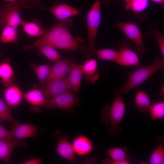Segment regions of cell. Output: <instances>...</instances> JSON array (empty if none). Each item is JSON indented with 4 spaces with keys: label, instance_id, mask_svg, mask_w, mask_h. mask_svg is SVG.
<instances>
[{
    "label": "cell",
    "instance_id": "cell-1",
    "mask_svg": "<svg viewBox=\"0 0 164 164\" xmlns=\"http://www.w3.org/2000/svg\"><path fill=\"white\" fill-rule=\"evenodd\" d=\"M73 21L67 19L55 24L50 28L45 29L44 34L33 43L26 46V51L44 45L54 48L73 51L80 49L84 39L80 36L73 37L69 30L72 26Z\"/></svg>",
    "mask_w": 164,
    "mask_h": 164
},
{
    "label": "cell",
    "instance_id": "cell-2",
    "mask_svg": "<svg viewBox=\"0 0 164 164\" xmlns=\"http://www.w3.org/2000/svg\"><path fill=\"white\" fill-rule=\"evenodd\" d=\"M117 87L114 88V97L111 104L104 106L101 111L102 123L108 126V132L111 136H115L122 132L119 125L123 119L125 112V103Z\"/></svg>",
    "mask_w": 164,
    "mask_h": 164
},
{
    "label": "cell",
    "instance_id": "cell-3",
    "mask_svg": "<svg viewBox=\"0 0 164 164\" xmlns=\"http://www.w3.org/2000/svg\"><path fill=\"white\" fill-rule=\"evenodd\" d=\"M164 67V58H155L149 65L140 67L128 74V78L123 86L119 90L121 94H125L140 85L155 73Z\"/></svg>",
    "mask_w": 164,
    "mask_h": 164
},
{
    "label": "cell",
    "instance_id": "cell-4",
    "mask_svg": "<svg viewBox=\"0 0 164 164\" xmlns=\"http://www.w3.org/2000/svg\"><path fill=\"white\" fill-rule=\"evenodd\" d=\"M101 1H96L87 15L88 42L87 46L81 45L80 50L87 59L91 58L97 50L95 43L101 19Z\"/></svg>",
    "mask_w": 164,
    "mask_h": 164
},
{
    "label": "cell",
    "instance_id": "cell-5",
    "mask_svg": "<svg viewBox=\"0 0 164 164\" xmlns=\"http://www.w3.org/2000/svg\"><path fill=\"white\" fill-rule=\"evenodd\" d=\"M116 28L122 31L134 43L135 50L140 56H143L149 51L145 46L142 34L136 23L134 22H118Z\"/></svg>",
    "mask_w": 164,
    "mask_h": 164
},
{
    "label": "cell",
    "instance_id": "cell-6",
    "mask_svg": "<svg viewBox=\"0 0 164 164\" xmlns=\"http://www.w3.org/2000/svg\"><path fill=\"white\" fill-rule=\"evenodd\" d=\"M22 6L18 2H10L0 9V29L6 26L17 28L24 21L19 11Z\"/></svg>",
    "mask_w": 164,
    "mask_h": 164
},
{
    "label": "cell",
    "instance_id": "cell-7",
    "mask_svg": "<svg viewBox=\"0 0 164 164\" xmlns=\"http://www.w3.org/2000/svg\"><path fill=\"white\" fill-rule=\"evenodd\" d=\"M79 102V100L77 96L68 91L47 99L44 107L48 109L57 108L68 111L77 105Z\"/></svg>",
    "mask_w": 164,
    "mask_h": 164
},
{
    "label": "cell",
    "instance_id": "cell-8",
    "mask_svg": "<svg viewBox=\"0 0 164 164\" xmlns=\"http://www.w3.org/2000/svg\"><path fill=\"white\" fill-rule=\"evenodd\" d=\"M118 46L119 50L118 58L116 63L117 64L126 66H140L139 57L132 50L128 42L126 40H123L118 43Z\"/></svg>",
    "mask_w": 164,
    "mask_h": 164
},
{
    "label": "cell",
    "instance_id": "cell-9",
    "mask_svg": "<svg viewBox=\"0 0 164 164\" xmlns=\"http://www.w3.org/2000/svg\"><path fill=\"white\" fill-rule=\"evenodd\" d=\"M74 63L72 59L61 58L56 61L51 67L50 73L46 83L53 80L64 79Z\"/></svg>",
    "mask_w": 164,
    "mask_h": 164
},
{
    "label": "cell",
    "instance_id": "cell-10",
    "mask_svg": "<svg viewBox=\"0 0 164 164\" xmlns=\"http://www.w3.org/2000/svg\"><path fill=\"white\" fill-rule=\"evenodd\" d=\"M42 92L46 99H49L70 91V88L65 79L53 80L46 83Z\"/></svg>",
    "mask_w": 164,
    "mask_h": 164
},
{
    "label": "cell",
    "instance_id": "cell-11",
    "mask_svg": "<svg viewBox=\"0 0 164 164\" xmlns=\"http://www.w3.org/2000/svg\"><path fill=\"white\" fill-rule=\"evenodd\" d=\"M57 135V144L56 151L63 158L74 162L76 160L75 154L72 143L68 140L67 137L63 134Z\"/></svg>",
    "mask_w": 164,
    "mask_h": 164
},
{
    "label": "cell",
    "instance_id": "cell-12",
    "mask_svg": "<svg viewBox=\"0 0 164 164\" xmlns=\"http://www.w3.org/2000/svg\"><path fill=\"white\" fill-rule=\"evenodd\" d=\"M71 143L75 154L80 156L89 154L94 149V145L91 140L84 135L75 137Z\"/></svg>",
    "mask_w": 164,
    "mask_h": 164
},
{
    "label": "cell",
    "instance_id": "cell-13",
    "mask_svg": "<svg viewBox=\"0 0 164 164\" xmlns=\"http://www.w3.org/2000/svg\"><path fill=\"white\" fill-rule=\"evenodd\" d=\"M46 9L61 21L77 15L79 12L76 8L63 3H55L53 6Z\"/></svg>",
    "mask_w": 164,
    "mask_h": 164
},
{
    "label": "cell",
    "instance_id": "cell-14",
    "mask_svg": "<svg viewBox=\"0 0 164 164\" xmlns=\"http://www.w3.org/2000/svg\"><path fill=\"white\" fill-rule=\"evenodd\" d=\"M4 91L6 103L10 108H16L21 104L23 94L16 84H11Z\"/></svg>",
    "mask_w": 164,
    "mask_h": 164
},
{
    "label": "cell",
    "instance_id": "cell-15",
    "mask_svg": "<svg viewBox=\"0 0 164 164\" xmlns=\"http://www.w3.org/2000/svg\"><path fill=\"white\" fill-rule=\"evenodd\" d=\"M37 129L34 125L29 124H20L13 125L11 132L13 136L19 140L36 136Z\"/></svg>",
    "mask_w": 164,
    "mask_h": 164
},
{
    "label": "cell",
    "instance_id": "cell-16",
    "mask_svg": "<svg viewBox=\"0 0 164 164\" xmlns=\"http://www.w3.org/2000/svg\"><path fill=\"white\" fill-rule=\"evenodd\" d=\"M83 75L81 65L74 63L68 73V76L65 78L71 91L74 92L79 91Z\"/></svg>",
    "mask_w": 164,
    "mask_h": 164
},
{
    "label": "cell",
    "instance_id": "cell-17",
    "mask_svg": "<svg viewBox=\"0 0 164 164\" xmlns=\"http://www.w3.org/2000/svg\"><path fill=\"white\" fill-rule=\"evenodd\" d=\"M107 154L114 161L115 164H129L132 158L126 146L122 148L114 147L106 151Z\"/></svg>",
    "mask_w": 164,
    "mask_h": 164
},
{
    "label": "cell",
    "instance_id": "cell-18",
    "mask_svg": "<svg viewBox=\"0 0 164 164\" xmlns=\"http://www.w3.org/2000/svg\"><path fill=\"white\" fill-rule=\"evenodd\" d=\"M81 66L85 80L87 82L94 84L98 80L100 74L97 69V60L94 59H88Z\"/></svg>",
    "mask_w": 164,
    "mask_h": 164
},
{
    "label": "cell",
    "instance_id": "cell-19",
    "mask_svg": "<svg viewBox=\"0 0 164 164\" xmlns=\"http://www.w3.org/2000/svg\"><path fill=\"white\" fill-rule=\"evenodd\" d=\"M134 101L136 107L139 112L143 114L149 112L152 104L149 95L145 92L141 90L137 91Z\"/></svg>",
    "mask_w": 164,
    "mask_h": 164
},
{
    "label": "cell",
    "instance_id": "cell-20",
    "mask_svg": "<svg viewBox=\"0 0 164 164\" xmlns=\"http://www.w3.org/2000/svg\"><path fill=\"white\" fill-rule=\"evenodd\" d=\"M23 98L31 104L37 106H44L47 99L41 91L33 89L23 94Z\"/></svg>",
    "mask_w": 164,
    "mask_h": 164
},
{
    "label": "cell",
    "instance_id": "cell-21",
    "mask_svg": "<svg viewBox=\"0 0 164 164\" xmlns=\"http://www.w3.org/2000/svg\"><path fill=\"white\" fill-rule=\"evenodd\" d=\"M159 144L151 153L149 163L150 164H164V137L159 136L156 138Z\"/></svg>",
    "mask_w": 164,
    "mask_h": 164
},
{
    "label": "cell",
    "instance_id": "cell-22",
    "mask_svg": "<svg viewBox=\"0 0 164 164\" xmlns=\"http://www.w3.org/2000/svg\"><path fill=\"white\" fill-rule=\"evenodd\" d=\"M21 26L24 32L32 37H40L45 33V29L42 28L40 22L36 20L30 22L24 21Z\"/></svg>",
    "mask_w": 164,
    "mask_h": 164
},
{
    "label": "cell",
    "instance_id": "cell-23",
    "mask_svg": "<svg viewBox=\"0 0 164 164\" xmlns=\"http://www.w3.org/2000/svg\"><path fill=\"white\" fill-rule=\"evenodd\" d=\"M16 146H20L15 142L8 140H0V160L8 163H10L13 150Z\"/></svg>",
    "mask_w": 164,
    "mask_h": 164
},
{
    "label": "cell",
    "instance_id": "cell-24",
    "mask_svg": "<svg viewBox=\"0 0 164 164\" xmlns=\"http://www.w3.org/2000/svg\"><path fill=\"white\" fill-rule=\"evenodd\" d=\"M14 75V71L8 62L0 63V79L4 86L7 87L11 84Z\"/></svg>",
    "mask_w": 164,
    "mask_h": 164
},
{
    "label": "cell",
    "instance_id": "cell-25",
    "mask_svg": "<svg viewBox=\"0 0 164 164\" xmlns=\"http://www.w3.org/2000/svg\"><path fill=\"white\" fill-rule=\"evenodd\" d=\"M1 42L4 43H14L19 40L17 29L6 26L3 27L0 37Z\"/></svg>",
    "mask_w": 164,
    "mask_h": 164
},
{
    "label": "cell",
    "instance_id": "cell-26",
    "mask_svg": "<svg viewBox=\"0 0 164 164\" xmlns=\"http://www.w3.org/2000/svg\"><path fill=\"white\" fill-rule=\"evenodd\" d=\"M31 66L39 81V85L42 88L46 84L50 73L51 67L48 64L39 65L33 63H32Z\"/></svg>",
    "mask_w": 164,
    "mask_h": 164
},
{
    "label": "cell",
    "instance_id": "cell-27",
    "mask_svg": "<svg viewBox=\"0 0 164 164\" xmlns=\"http://www.w3.org/2000/svg\"><path fill=\"white\" fill-rule=\"evenodd\" d=\"M9 108L6 103L0 98V122H8L12 125L19 123L13 117Z\"/></svg>",
    "mask_w": 164,
    "mask_h": 164
},
{
    "label": "cell",
    "instance_id": "cell-28",
    "mask_svg": "<svg viewBox=\"0 0 164 164\" xmlns=\"http://www.w3.org/2000/svg\"><path fill=\"white\" fill-rule=\"evenodd\" d=\"M95 53L99 59L116 63L118 58L119 52L118 50L113 49L104 48L97 50Z\"/></svg>",
    "mask_w": 164,
    "mask_h": 164
},
{
    "label": "cell",
    "instance_id": "cell-29",
    "mask_svg": "<svg viewBox=\"0 0 164 164\" xmlns=\"http://www.w3.org/2000/svg\"><path fill=\"white\" fill-rule=\"evenodd\" d=\"M37 48L39 53L43 54L51 61L55 62L61 58V56L55 48L52 46L44 45Z\"/></svg>",
    "mask_w": 164,
    "mask_h": 164
},
{
    "label": "cell",
    "instance_id": "cell-30",
    "mask_svg": "<svg viewBox=\"0 0 164 164\" xmlns=\"http://www.w3.org/2000/svg\"><path fill=\"white\" fill-rule=\"evenodd\" d=\"M153 24L149 27L150 30L147 34L149 38L153 37L156 41L161 51L162 58H164V37L163 34Z\"/></svg>",
    "mask_w": 164,
    "mask_h": 164
},
{
    "label": "cell",
    "instance_id": "cell-31",
    "mask_svg": "<svg viewBox=\"0 0 164 164\" xmlns=\"http://www.w3.org/2000/svg\"><path fill=\"white\" fill-rule=\"evenodd\" d=\"M151 120L162 119L164 118V101L155 102L151 105L149 112Z\"/></svg>",
    "mask_w": 164,
    "mask_h": 164
},
{
    "label": "cell",
    "instance_id": "cell-32",
    "mask_svg": "<svg viewBox=\"0 0 164 164\" xmlns=\"http://www.w3.org/2000/svg\"><path fill=\"white\" fill-rule=\"evenodd\" d=\"M0 140H6L15 142L20 146L26 147V145L23 140L16 139L12 135L11 131H8L3 125L0 124Z\"/></svg>",
    "mask_w": 164,
    "mask_h": 164
},
{
    "label": "cell",
    "instance_id": "cell-33",
    "mask_svg": "<svg viewBox=\"0 0 164 164\" xmlns=\"http://www.w3.org/2000/svg\"><path fill=\"white\" fill-rule=\"evenodd\" d=\"M148 4V0H132L126 5V8L135 13L140 12L146 9Z\"/></svg>",
    "mask_w": 164,
    "mask_h": 164
},
{
    "label": "cell",
    "instance_id": "cell-34",
    "mask_svg": "<svg viewBox=\"0 0 164 164\" xmlns=\"http://www.w3.org/2000/svg\"><path fill=\"white\" fill-rule=\"evenodd\" d=\"M9 2H19L22 6L28 8H32L37 5L41 0H4Z\"/></svg>",
    "mask_w": 164,
    "mask_h": 164
},
{
    "label": "cell",
    "instance_id": "cell-35",
    "mask_svg": "<svg viewBox=\"0 0 164 164\" xmlns=\"http://www.w3.org/2000/svg\"><path fill=\"white\" fill-rule=\"evenodd\" d=\"M43 158L31 157L30 159L22 162V164H40L43 161Z\"/></svg>",
    "mask_w": 164,
    "mask_h": 164
},
{
    "label": "cell",
    "instance_id": "cell-36",
    "mask_svg": "<svg viewBox=\"0 0 164 164\" xmlns=\"http://www.w3.org/2000/svg\"><path fill=\"white\" fill-rule=\"evenodd\" d=\"M126 3V5L128 4L132 0H124ZM102 3L104 5H108L110 2V0H101V1Z\"/></svg>",
    "mask_w": 164,
    "mask_h": 164
},
{
    "label": "cell",
    "instance_id": "cell-37",
    "mask_svg": "<svg viewBox=\"0 0 164 164\" xmlns=\"http://www.w3.org/2000/svg\"><path fill=\"white\" fill-rule=\"evenodd\" d=\"M160 95L162 97H164V86L162 85L160 89Z\"/></svg>",
    "mask_w": 164,
    "mask_h": 164
},
{
    "label": "cell",
    "instance_id": "cell-38",
    "mask_svg": "<svg viewBox=\"0 0 164 164\" xmlns=\"http://www.w3.org/2000/svg\"><path fill=\"white\" fill-rule=\"evenodd\" d=\"M152 1L158 3H164V0H151Z\"/></svg>",
    "mask_w": 164,
    "mask_h": 164
}]
</instances>
